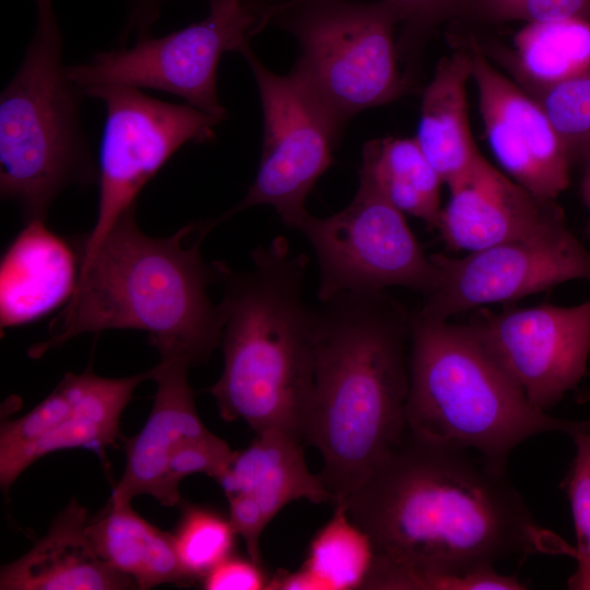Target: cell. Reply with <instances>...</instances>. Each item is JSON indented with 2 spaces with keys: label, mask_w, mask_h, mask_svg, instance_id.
Here are the masks:
<instances>
[{
  "label": "cell",
  "mask_w": 590,
  "mask_h": 590,
  "mask_svg": "<svg viewBox=\"0 0 590 590\" xmlns=\"http://www.w3.org/2000/svg\"><path fill=\"white\" fill-rule=\"evenodd\" d=\"M343 505L374 551L363 589L420 590L436 574L535 553L574 555L533 520L506 472L406 426Z\"/></svg>",
  "instance_id": "6da1fadb"
},
{
  "label": "cell",
  "mask_w": 590,
  "mask_h": 590,
  "mask_svg": "<svg viewBox=\"0 0 590 590\" xmlns=\"http://www.w3.org/2000/svg\"><path fill=\"white\" fill-rule=\"evenodd\" d=\"M410 316L385 291L315 308V377L304 440L318 449L330 504H343L405 428Z\"/></svg>",
  "instance_id": "7a4b0ae2"
},
{
  "label": "cell",
  "mask_w": 590,
  "mask_h": 590,
  "mask_svg": "<svg viewBox=\"0 0 590 590\" xmlns=\"http://www.w3.org/2000/svg\"><path fill=\"white\" fill-rule=\"evenodd\" d=\"M192 243L197 224L160 238L144 234L135 206L123 213L90 258L80 262L75 290L51 321L49 338L28 355L87 332L132 329L149 333L161 359L178 358L190 366L205 362L220 344L221 305L208 296L217 281L216 262L208 264L200 246L210 232L204 222Z\"/></svg>",
  "instance_id": "3957f363"
},
{
  "label": "cell",
  "mask_w": 590,
  "mask_h": 590,
  "mask_svg": "<svg viewBox=\"0 0 590 590\" xmlns=\"http://www.w3.org/2000/svg\"><path fill=\"white\" fill-rule=\"evenodd\" d=\"M307 264L284 237L252 250L249 270L216 261L224 363L208 389L224 421L303 441L315 377V308L303 295Z\"/></svg>",
  "instance_id": "277c9868"
},
{
  "label": "cell",
  "mask_w": 590,
  "mask_h": 590,
  "mask_svg": "<svg viewBox=\"0 0 590 590\" xmlns=\"http://www.w3.org/2000/svg\"><path fill=\"white\" fill-rule=\"evenodd\" d=\"M589 422L535 408L469 323L411 314L405 425L412 433L474 450L506 472L508 457L526 439L548 432L571 437Z\"/></svg>",
  "instance_id": "5b68a950"
},
{
  "label": "cell",
  "mask_w": 590,
  "mask_h": 590,
  "mask_svg": "<svg viewBox=\"0 0 590 590\" xmlns=\"http://www.w3.org/2000/svg\"><path fill=\"white\" fill-rule=\"evenodd\" d=\"M37 24L0 97V192L25 221L45 220L61 190L95 178L80 105L84 96L62 64L51 0H36Z\"/></svg>",
  "instance_id": "8992f818"
},
{
  "label": "cell",
  "mask_w": 590,
  "mask_h": 590,
  "mask_svg": "<svg viewBox=\"0 0 590 590\" xmlns=\"http://www.w3.org/2000/svg\"><path fill=\"white\" fill-rule=\"evenodd\" d=\"M271 23L296 38L293 71L341 130L358 113L391 103L409 88L396 38L402 17L388 2L263 1V28Z\"/></svg>",
  "instance_id": "52a82bcc"
},
{
  "label": "cell",
  "mask_w": 590,
  "mask_h": 590,
  "mask_svg": "<svg viewBox=\"0 0 590 590\" xmlns=\"http://www.w3.org/2000/svg\"><path fill=\"white\" fill-rule=\"evenodd\" d=\"M259 0H210L206 17L161 37L139 33L135 43L67 66L84 95L104 86L151 88L224 119L216 88L217 67L226 51L241 54L263 30Z\"/></svg>",
  "instance_id": "ba28073f"
},
{
  "label": "cell",
  "mask_w": 590,
  "mask_h": 590,
  "mask_svg": "<svg viewBox=\"0 0 590 590\" xmlns=\"http://www.w3.org/2000/svg\"><path fill=\"white\" fill-rule=\"evenodd\" d=\"M296 229L317 257L319 302L339 293H376L391 286L425 296L433 287V263L404 213L361 172L349 205L322 219L308 213Z\"/></svg>",
  "instance_id": "9c48e42d"
},
{
  "label": "cell",
  "mask_w": 590,
  "mask_h": 590,
  "mask_svg": "<svg viewBox=\"0 0 590 590\" xmlns=\"http://www.w3.org/2000/svg\"><path fill=\"white\" fill-rule=\"evenodd\" d=\"M87 96L105 104L98 155V206L80 262L92 256L142 188L188 142H206L223 120L188 104L162 102L129 86H104Z\"/></svg>",
  "instance_id": "30bf717a"
},
{
  "label": "cell",
  "mask_w": 590,
  "mask_h": 590,
  "mask_svg": "<svg viewBox=\"0 0 590 590\" xmlns=\"http://www.w3.org/2000/svg\"><path fill=\"white\" fill-rule=\"evenodd\" d=\"M243 57L255 76L263 114V143L253 182L243 199L211 228L255 205H270L287 227L297 228L308 214L305 201L332 163L342 130L292 70L268 69L248 46Z\"/></svg>",
  "instance_id": "8fae6325"
},
{
  "label": "cell",
  "mask_w": 590,
  "mask_h": 590,
  "mask_svg": "<svg viewBox=\"0 0 590 590\" xmlns=\"http://www.w3.org/2000/svg\"><path fill=\"white\" fill-rule=\"evenodd\" d=\"M434 284L417 315L447 321L481 306L508 303L573 280L590 281V251L558 224L461 258L429 255Z\"/></svg>",
  "instance_id": "7c38bea8"
},
{
  "label": "cell",
  "mask_w": 590,
  "mask_h": 590,
  "mask_svg": "<svg viewBox=\"0 0 590 590\" xmlns=\"http://www.w3.org/2000/svg\"><path fill=\"white\" fill-rule=\"evenodd\" d=\"M469 324L538 409L547 411L577 387L590 355V299L563 307L480 310Z\"/></svg>",
  "instance_id": "4fadbf2b"
},
{
  "label": "cell",
  "mask_w": 590,
  "mask_h": 590,
  "mask_svg": "<svg viewBox=\"0 0 590 590\" xmlns=\"http://www.w3.org/2000/svg\"><path fill=\"white\" fill-rule=\"evenodd\" d=\"M479 110L489 148L510 178L543 201L569 185L568 150L528 92L502 73L477 44L470 45Z\"/></svg>",
  "instance_id": "5bb4252c"
},
{
  "label": "cell",
  "mask_w": 590,
  "mask_h": 590,
  "mask_svg": "<svg viewBox=\"0 0 590 590\" xmlns=\"http://www.w3.org/2000/svg\"><path fill=\"white\" fill-rule=\"evenodd\" d=\"M448 188L437 229L451 249L471 252L565 223L554 201L536 198L482 154Z\"/></svg>",
  "instance_id": "9a60e30c"
},
{
  "label": "cell",
  "mask_w": 590,
  "mask_h": 590,
  "mask_svg": "<svg viewBox=\"0 0 590 590\" xmlns=\"http://www.w3.org/2000/svg\"><path fill=\"white\" fill-rule=\"evenodd\" d=\"M189 367L186 361L166 358L152 368L154 403L142 429L126 445V465L111 502L150 495L165 507L176 505L167 486L170 460L187 441L211 434L196 408Z\"/></svg>",
  "instance_id": "2e32d148"
},
{
  "label": "cell",
  "mask_w": 590,
  "mask_h": 590,
  "mask_svg": "<svg viewBox=\"0 0 590 590\" xmlns=\"http://www.w3.org/2000/svg\"><path fill=\"white\" fill-rule=\"evenodd\" d=\"M79 273L80 260L70 245L45 220L27 221L1 259V327L27 324L67 303Z\"/></svg>",
  "instance_id": "e0dca14e"
},
{
  "label": "cell",
  "mask_w": 590,
  "mask_h": 590,
  "mask_svg": "<svg viewBox=\"0 0 590 590\" xmlns=\"http://www.w3.org/2000/svg\"><path fill=\"white\" fill-rule=\"evenodd\" d=\"M86 509L75 499L57 515L47 533L0 571L1 590H120L134 581L98 555L87 531Z\"/></svg>",
  "instance_id": "ac0fdd59"
},
{
  "label": "cell",
  "mask_w": 590,
  "mask_h": 590,
  "mask_svg": "<svg viewBox=\"0 0 590 590\" xmlns=\"http://www.w3.org/2000/svg\"><path fill=\"white\" fill-rule=\"evenodd\" d=\"M152 379V369L122 378L97 376L90 367L79 374L73 404L49 433L0 462V484L8 493L16 479L36 460L69 448L101 450L116 440L120 416L135 388Z\"/></svg>",
  "instance_id": "d6986e66"
},
{
  "label": "cell",
  "mask_w": 590,
  "mask_h": 590,
  "mask_svg": "<svg viewBox=\"0 0 590 590\" xmlns=\"http://www.w3.org/2000/svg\"><path fill=\"white\" fill-rule=\"evenodd\" d=\"M251 444L235 455L216 482L225 496L247 494L253 497L270 522L294 500L330 503L319 474L306 464L303 440L282 429L256 434Z\"/></svg>",
  "instance_id": "ffe728a7"
},
{
  "label": "cell",
  "mask_w": 590,
  "mask_h": 590,
  "mask_svg": "<svg viewBox=\"0 0 590 590\" xmlns=\"http://www.w3.org/2000/svg\"><path fill=\"white\" fill-rule=\"evenodd\" d=\"M471 73L470 48L456 50L438 61L422 96L414 138L447 186L464 175L481 154L469 122Z\"/></svg>",
  "instance_id": "44dd1931"
},
{
  "label": "cell",
  "mask_w": 590,
  "mask_h": 590,
  "mask_svg": "<svg viewBox=\"0 0 590 590\" xmlns=\"http://www.w3.org/2000/svg\"><path fill=\"white\" fill-rule=\"evenodd\" d=\"M86 531L98 555L130 577L137 588L189 580L176 553L173 533L143 519L130 503H114L93 519Z\"/></svg>",
  "instance_id": "7402d4cb"
},
{
  "label": "cell",
  "mask_w": 590,
  "mask_h": 590,
  "mask_svg": "<svg viewBox=\"0 0 590 590\" xmlns=\"http://www.w3.org/2000/svg\"><path fill=\"white\" fill-rule=\"evenodd\" d=\"M359 172L402 213L437 228L444 181L415 138L386 137L365 143Z\"/></svg>",
  "instance_id": "603a6c76"
},
{
  "label": "cell",
  "mask_w": 590,
  "mask_h": 590,
  "mask_svg": "<svg viewBox=\"0 0 590 590\" xmlns=\"http://www.w3.org/2000/svg\"><path fill=\"white\" fill-rule=\"evenodd\" d=\"M503 58L517 84L533 95L590 66V20L528 23Z\"/></svg>",
  "instance_id": "cb8c5ba5"
},
{
  "label": "cell",
  "mask_w": 590,
  "mask_h": 590,
  "mask_svg": "<svg viewBox=\"0 0 590 590\" xmlns=\"http://www.w3.org/2000/svg\"><path fill=\"white\" fill-rule=\"evenodd\" d=\"M374 560L367 534L346 514L333 507L330 521L315 535L302 569L315 590L363 589Z\"/></svg>",
  "instance_id": "d4e9b609"
},
{
  "label": "cell",
  "mask_w": 590,
  "mask_h": 590,
  "mask_svg": "<svg viewBox=\"0 0 590 590\" xmlns=\"http://www.w3.org/2000/svg\"><path fill=\"white\" fill-rule=\"evenodd\" d=\"M235 535L228 518L205 507L184 505L173 536L177 556L188 578H203L232 555Z\"/></svg>",
  "instance_id": "484cf974"
},
{
  "label": "cell",
  "mask_w": 590,
  "mask_h": 590,
  "mask_svg": "<svg viewBox=\"0 0 590 590\" xmlns=\"http://www.w3.org/2000/svg\"><path fill=\"white\" fill-rule=\"evenodd\" d=\"M564 141L571 162L590 153V66L531 95Z\"/></svg>",
  "instance_id": "4316f807"
},
{
  "label": "cell",
  "mask_w": 590,
  "mask_h": 590,
  "mask_svg": "<svg viewBox=\"0 0 590 590\" xmlns=\"http://www.w3.org/2000/svg\"><path fill=\"white\" fill-rule=\"evenodd\" d=\"M575 458L565 480L575 534L576 571L568 579L571 590H590V422L570 437Z\"/></svg>",
  "instance_id": "83f0119b"
},
{
  "label": "cell",
  "mask_w": 590,
  "mask_h": 590,
  "mask_svg": "<svg viewBox=\"0 0 590 590\" xmlns=\"http://www.w3.org/2000/svg\"><path fill=\"white\" fill-rule=\"evenodd\" d=\"M79 385V374L67 373L39 404L20 418L2 421L0 462L49 433L71 409Z\"/></svg>",
  "instance_id": "f1b7e54d"
},
{
  "label": "cell",
  "mask_w": 590,
  "mask_h": 590,
  "mask_svg": "<svg viewBox=\"0 0 590 590\" xmlns=\"http://www.w3.org/2000/svg\"><path fill=\"white\" fill-rule=\"evenodd\" d=\"M457 15L485 23L590 20V0H463Z\"/></svg>",
  "instance_id": "f546056e"
},
{
  "label": "cell",
  "mask_w": 590,
  "mask_h": 590,
  "mask_svg": "<svg viewBox=\"0 0 590 590\" xmlns=\"http://www.w3.org/2000/svg\"><path fill=\"white\" fill-rule=\"evenodd\" d=\"M234 455L227 442L212 433L182 445L172 458L167 473V486L175 504L180 500L179 484L186 476L203 473L216 480Z\"/></svg>",
  "instance_id": "4dcf8cb0"
},
{
  "label": "cell",
  "mask_w": 590,
  "mask_h": 590,
  "mask_svg": "<svg viewBox=\"0 0 590 590\" xmlns=\"http://www.w3.org/2000/svg\"><path fill=\"white\" fill-rule=\"evenodd\" d=\"M303 2L308 0H287ZM393 5L402 17L400 55L414 52L418 43L442 21L457 15L463 0H381Z\"/></svg>",
  "instance_id": "1f68e13d"
},
{
  "label": "cell",
  "mask_w": 590,
  "mask_h": 590,
  "mask_svg": "<svg viewBox=\"0 0 590 590\" xmlns=\"http://www.w3.org/2000/svg\"><path fill=\"white\" fill-rule=\"evenodd\" d=\"M268 581L261 564L232 554L202 578V586L206 590H261Z\"/></svg>",
  "instance_id": "d6a6232c"
},
{
  "label": "cell",
  "mask_w": 590,
  "mask_h": 590,
  "mask_svg": "<svg viewBox=\"0 0 590 590\" xmlns=\"http://www.w3.org/2000/svg\"><path fill=\"white\" fill-rule=\"evenodd\" d=\"M229 522L235 533L243 538L248 557L261 564L260 536L270 523L258 502L243 493L226 495Z\"/></svg>",
  "instance_id": "836d02e7"
},
{
  "label": "cell",
  "mask_w": 590,
  "mask_h": 590,
  "mask_svg": "<svg viewBox=\"0 0 590 590\" xmlns=\"http://www.w3.org/2000/svg\"><path fill=\"white\" fill-rule=\"evenodd\" d=\"M583 163H585V174L581 181V197L588 209L589 216H590V153L587 155ZM588 235L590 237V220H589V226H588Z\"/></svg>",
  "instance_id": "e575fe53"
},
{
  "label": "cell",
  "mask_w": 590,
  "mask_h": 590,
  "mask_svg": "<svg viewBox=\"0 0 590 590\" xmlns=\"http://www.w3.org/2000/svg\"><path fill=\"white\" fill-rule=\"evenodd\" d=\"M135 1L139 4L138 5L139 11H138V14H137V21L142 15V13L144 11V7L146 5V8H148L146 26H149L152 23L153 16H154L153 8H154V5H156L162 0H135Z\"/></svg>",
  "instance_id": "d590c367"
}]
</instances>
